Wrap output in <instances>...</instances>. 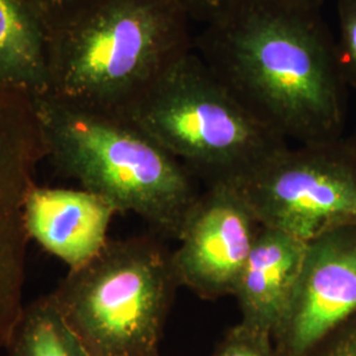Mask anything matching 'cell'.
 I'll list each match as a JSON object with an SVG mask.
<instances>
[{
	"label": "cell",
	"mask_w": 356,
	"mask_h": 356,
	"mask_svg": "<svg viewBox=\"0 0 356 356\" xmlns=\"http://www.w3.org/2000/svg\"><path fill=\"white\" fill-rule=\"evenodd\" d=\"M4 350L7 356H92L66 322L51 293L24 305Z\"/></svg>",
	"instance_id": "obj_13"
},
{
	"label": "cell",
	"mask_w": 356,
	"mask_h": 356,
	"mask_svg": "<svg viewBox=\"0 0 356 356\" xmlns=\"http://www.w3.org/2000/svg\"><path fill=\"white\" fill-rule=\"evenodd\" d=\"M260 229L234 182H211L193 204L172 252L179 286L204 300L234 296Z\"/></svg>",
	"instance_id": "obj_7"
},
{
	"label": "cell",
	"mask_w": 356,
	"mask_h": 356,
	"mask_svg": "<svg viewBox=\"0 0 356 356\" xmlns=\"http://www.w3.org/2000/svg\"><path fill=\"white\" fill-rule=\"evenodd\" d=\"M124 115L209 184L241 178L289 145L213 73L194 48Z\"/></svg>",
	"instance_id": "obj_4"
},
{
	"label": "cell",
	"mask_w": 356,
	"mask_h": 356,
	"mask_svg": "<svg viewBox=\"0 0 356 356\" xmlns=\"http://www.w3.org/2000/svg\"><path fill=\"white\" fill-rule=\"evenodd\" d=\"M306 247L307 243L261 226L234 292L242 325L273 338L296 289Z\"/></svg>",
	"instance_id": "obj_11"
},
{
	"label": "cell",
	"mask_w": 356,
	"mask_h": 356,
	"mask_svg": "<svg viewBox=\"0 0 356 356\" xmlns=\"http://www.w3.org/2000/svg\"><path fill=\"white\" fill-rule=\"evenodd\" d=\"M213 356H282L273 338L238 322L216 344Z\"/></svg>",
	"instance_id": "obj_15"
},
{
	"label": "cell",
	"mask_w": 356,
	"mask_h": 356,
	"mask_svg": "<svg viewBox=\"0 0 356 356\" xmlns=\"http://www.w3.org/2000/svg\"><path fill=\"white\" fill-rule=\"evenodd\" d=\"M31 6H33L41 13H51L58 8H63L65 6L76 1V0H26Z\"/></svg>",
	"instance_id": "obj_18"
},
{
	"label": "cell",
	"mask_w": 356,
	"mask_h": 356,
	"mask_svg": "<svg viewBox=\"0 0 356 356\" xmlns=\"http://www.w3.org/2000/svg\"><path fill=\"white\" fill-rule=\"evenodd\" d=\"M356 317V227L307 243L291 302L273 334L282 356H309Z\"/></svg>",
	"instance_id": "obj_9"
},
{
	"label": "cell",
	"mask_w": 356,
	"mask_h": 356,
	"mask_svg": "<svg viewBox=\"0 0 356 356\" xmlns=\"http://www.w3.org/2000/svg\"><path fill=\"white\" fill-rule=\"evenodd\" d=\"M194 51L285 140H342L347 86L319 10L281 0H226Z\"/></svg>",
	"instance_id": "obj_1"
},
{
	"label": "cell",
	"mask_w": 356,
	"mask_h": 356,
	"mask_svg": "<svg viewBox=\"0 0 356 356\" xmlns=\"http://www.w3.org/2000/svg\"><path fill=\"white\" fill-rule=\"evenodd\" d=\"M285 3H291V4H296V6H302V7H309V8H316V10H321V6L325 0H281Z\"/></svg>",
	"instance_id": "obj_19"
},
{
	"label": "cell",
	"mask_w": 356,
	"mask_h": 356,
	"mask_svg": "<svg viewBox=\"0 0 356 356\" xmlns=\"http://www.w3.org/2000/svg\"><path fill=\"white\" fill-rule=\"evenodd\" d=\"M231 182L261 226L302 242L356 227V154L343 139L286 145Z\"/></svg>",
	"instance_id": "obj_6"
},
{
	"label": "cell",
	"mask_w": 356,
	"mask_h": 356,
	"mask_svg": "<svg viewBox=\"0 0 356 356\" xmlns=\"http://www.w3.org/2000/svg\"><path fill=\"white\" fill-rule=\"evenodd\" d=\"M114 206L86 189L41 186L26 191L23 222L29 241L54 256L69 270L86 266L110 242Z\"/></svg>",
	"instance_id": "obj_10"
},
{
	"label": "cell",
	"mask_w": 356,
	"mask_h": 356,
	"mask_svg": "<svg viewBox=\"0 0 356 356\" xmlns=\"http://www.w3.org/2000/svg\"><path fill=\"white\" fill-rule=\"evenodd\" d=\"M45 159L82 189L177 239L198 198L191 170L123 114L49 94L32 98Z\"/></svg>",
	"instance_id": "obj_3"
},
{
	"label": "cell",
	"mask_w": 356,
	"mask_h": 356,
	"mask_svg": "<svg viewBox=\"0 0 356 356\" xmlns=\"http://www.w3.org/2000/svg\"><path fill=\"white\" fill-rule=\"evenodd\" d=\"M179 286L156 235L111 241L51 292L92 356H161L166 319Z\"/></svg>",
	"instance_id": "obj_5"
},
{
	"label": "cell",
	"mask_w": 356,
	"mask_h": 356,
	"mask_svg": "<svg viewBox=\"0 0 356 356\" xmlns=\"http://www.w3.org/2000/svg\"><path fill=\"white\" fill-rule=\"evenodd\" d=\"M0 90L29 98L49 91L42 17L26 0H0Z\"/></svg>",
	"instance_id": "obj_12"
},
{
	"label": "cell",
	"mask_w": 356,
	"mask_h": 356,
	"mask_svg": "<svg viewBox=\"0 0 356 356\" xmlns=\"http://www.w3.org/2000/svg\"><path fill=\"white\" fill-rule=\"evenodd\" d=\"M41 17L48 94L106 113L126 114L194 48L175 0H76Z\"/></svg>",
	"instance_id": "obj_2"
},
{
	"label": "cell",
	"mask_w": 356,
	"mask_h": 356,
	"mask_svg": "<svg viewBox=\"0 0 356 356\" xmlns=\"http://www.w3.org/2000/svg\"><path fill=\"white\" fill-rule=\"evenodd\" d=\"M346 143L348 144V147H350V148H351V149H353L354 153L356 154V128L355 131H354V134H353V136H351L350 139H347Z\"/></svg>",
	"instance_id": "obj_20"
},
{
	"label": "cell",
	"mask_w": 356,
	"mask_h": 356,
	"mask_svg": "<svg viewBox=\"0 0 356 356\" xmlns=\"http://www.w3.org/2000/svg\"><path fill=\"white\" fill-rule=\"evenodd\" d=\"M178 6L188 13L191 22L204 24L209 22L226 0H175Z\"/></svg>",
	"instance_id": "obj_17"
},
{
	"label": "cell",
	"mask_w": 356,
	"mask_h": 356,
	"mask_svg": "<svg viewBox=\"0 0 356 356\" xmlns=\"http://www.w3.org/2000/svg\"><path fill=\"white\" fill-rule=\"evenodd\" d=\"M309 356H356V317L332 332Z\"/></svg>",
	"instance_id": "obj_16"
},
{
	"label": "cell",
	"mask_w": 356,
	"mask_h": 356,
	"mask_svg": "<svg viewBox=\"0 0 356 356\" xmlns=\"http://www.w3.org/2000/svg\"><path fill=\"white\" fill-rule=\"evenodd\" d=\"M339 70L347 88L356 89V0H337Z\"/></svg>",
	"instance_id": "obj_14"
},
{
	"label": "cell",
	"mask_w": 356,
	"mask_h": 356,
	"mask_svg": "<svg viewBox=\"0 0 356 356\" xmlns=\"http://www.w3.org/2000/svg\"><path fill=\"white\" fill-rule=\"evenodd\" d=\"M45 149L23 94L0 90V350L23 312L26 236L23 204Z\"/></svg>",
	"instance_id": "obj_8"
}]
</instances>
